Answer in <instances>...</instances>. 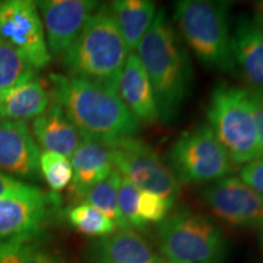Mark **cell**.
Masks as SVG:
<instances>
[{"label":"cell","instance_id":"1","mask_svg":"<svg viewBox=\"0 0 263 263\" xmlns=\"http://www.w3.org/2000/svg\"><path fill=\"white\" fill-rule=\"evenodd\" d=\"M49 81L54 103L83 138L111 145L137 137L140 123L116 91L67 74H50Z\"/></svg>","mask_w":263,"mask_h":263},{"label":"cell","instance_id":"2","mask_svg":"<svg viewBox=\"0 0 263 263\" xmlns=\"http://www.w3.org/2000/svg\"><path fill=\"white\" fill-rule=\"evenodd\" d=\"M137 51L153 87L160 120L168 123L188 98L193 70L186 49L163 9L156 12Z\"/></svg>","mask_w":263,"mask_h":263},{"label":"cell","instance_id":"3","mask_svg":"<svg viewBox=\"0 0 263 263\" xmlns=\"http://www.w3.org/2000/svg\"><path fill=\"white\" fill-rule=\"evenodd\" d=\"M129 54L110 4H103L88 20L61 61L67 76L103 85L117 93Z\"/></svg>","mask_w":263,"mask_h":263},{"label":"cell","instance_id":"4","mask_svg":"<svg viewBox=\"0 0 263 263\" xmlns=\"http://www.w3.org/2000/svg\"><path fill=\"white\" fill-rule=\"evenodd\" d=\"M228 2L180 0L174 4L173 20L184 42L207 68L234 71L230 50Z\"/></svg>","mask_w":263,"mask_h":263},{"label":"cell","instance_id":"5","mask_svg":"<svg viewBox=\"0 0 263 263\" xmlns=\"http://www.w3.org/2000/svg\"><path fill=\"white\" fill-rule=\"evenodd\" d=\"M206 116L207 124L233 163L244 166L263 157L248 88L217 84L210 97Z\"/></svg>","mask_w":263,"mask_h":263},{"label":"cell","instance_id":"6","mask_svg":"<svg viewBox=\"0 0 263 263\" xmlns=\"http://www.w3.org/2000/svg\"><path fill=\"white\" fill-rule=\"evenodd\" d=\"M156 241L161 257L172 263H224L222 230L201 213L179 210L159 223Z\"/></svg>","mask_w":263,"mask_h":263},{"label":"cell","instance_id":"7","mask_svg":"<svg viewBox=\"0 0 263 263\" xmlns=\"http://www.w3.org/2000/svg\"><path fill=\"white\" fill-rule=\"evenodd\" d=\"M168 167L179 184H199L228 177L233 162L211 127L200 123L180 134L172 144Z\"/></svg>","mask_w":263,"mask_h":263},{"label":"cell","instance_id":"8","mask_svg":"<svg viewBox=\"0 0 263 263\" xmlns=\"http://www.w3.org/2000/svg\"><path fill=\"white\" fill-rule=\"evenodd\" d=\"M108 146L115 170L133 185L143 192L177 200L180 184L168 164L160 159L149 144L137 138H127Z\"/></svg>","mask_w":263,"mask_h":263},{"label":"cell","instance_id":"9","mask_svg":"<svg viewBox=\"0 0 263 263\" xmlns=\"http://www.w3.org/2000/svg\"><path fill=\"white\" fill-rule=\"evenodd\" d=\"M59 207L58 194L34 185L24 193L0 196V249L38 238Z\"/></svg>","mask_w":263,"mask_h":263},{"label":"cell","instance_id":"10","mask_svg":"<svg viewBox=\"0 0 263 263\" xmlns=\"http://www.w3.org/2000/svg\"><path fill=\"white\" fill-rule=\"evenodd\" d=\"M0 39L22 55L35 70L47 67L51 61L35 2H0Z\"/></svg>","mask_w":263,"mask_h":263},{"label":"cell","instance_id":"11","mask_svg":"<svg viewBox=\"0 0 263 263\" xmlns=\"http://www.w3.org/2000/svg\"><path fill=\"white\" fill-rule=\"evenodd\" d=\"M202 200L210 211L227 224L238 228L263 226V194L238 177H226L206 186Z\"/></svg>","mask_w":263,"mask_h":263},{"label":"cell","instance_id":"12","mask_svg":"<svg viewBox=\"0 0 263 263\" xmlns=\"http://www.w3.org/2000/svg\"><path fill=\"white\" fill-rule=\"evenodd\" d=\"M35 4L41 11L49 54L51 58H62L73 45L100 3L93 0H41Z\"/></svg>","mask_w":263,"mask_h":263},{"label":"cell","instance_id":"13","mask_svg":"<svg viewBox=\"0 0 263 263\" xmlns=\"http://www.w3.org/2000/svg\"><path fill=\"white\" fill-rule=\"evenodd\" d=\"M41 147L26 122L0 117V171L14 178L35 179L41 176Z\"/></svg>","mask_w":263,"mask_h":263},{"label":"cell","instance_id":"14","mask_svg":"<svg viewBox=\"0 0 263 263\" xmlns=\"http://www.w3.org/2000/svg\"><path fill=\"white\" fill-rule=\"evenodd\" d=\"M164 261L137 230L117 229L91 241L84 252L85 263H160Z\"/></svg>","mask_w":263,"mask_h":263},{"label":"cell","instance_id":"15","mask_svg":"<svg viewBox=\"0 0 263 263\" xmlns=\"http://www.w3.org/2000/svg\"><path fill=\"white\" fill-rule=\"evenodd\" d=\"M230 50L250 89L263 91V32L248 15H239L230 33Z\"/></svg>","mask_w":263,"mask_h":263},{"label":"cell","instance_id":"16","mask_svg":"<svg viewBox=\"0 0 263 263\" xmlns=\"http://www.w3.org/2000/svg\"><path fill=\"white\" fill-rule=\"evenodd\" d=\"M70 161L72 166L70 196L76 205L81 203L89 190L107 178L115 170L110 146L88 138H83Z\"/></svg>","mask_w":263,"mask_h":263},{"label":"cell","instance_id":"17","mask_svg":"<svg viewBox=\"0 0 263 263\" xmlns=\"http://www.w3.org/2000/svg\"><path fill=\"white\" fill-rule=\"evenodd\" d=\"M117 94L139 123H155L160 120L153 87L136 52H130L127 59Z\"/></svg>","mask_w":263,"mask_h":263},{"label":"cell","instance_id":"18","mask_svg":"<svg viewBox=\"0 0 263 263\" xmlns=\"http://www.w3.org/2000/svg\"><path fill=\"white\" fill-rule=\"evenodd\" d=\"M31 132L39 147L66 157L73 155L83 140L81 132L55 103L33 120Z\"/></svg>","mask_w":263,"mask_h":263},{"label":"cell","instance_id":"19","mask_svg":"<svg viewBox=\"0 0 263 263\" xmlns=\"http://www.w3.org/2000/svg\"><path fill=\"white\" fill-rule=\"evenodd\" d=\"M50 105V95L38 77L0 93V117L27 122L42 115Z\"/></svg>","mask_w":263,"mask_h":263},{"label":"cell","instance_id":"20","mask_svg":"<svg viewBox=\"0 0 263 263\" xmlns=\"http://www.w3.org/2000/svg\"><path fill=\"white\" fill-rule=\"evenodd\" d=\"M129 52H134L156 16V5L150 0H116L110 4Z\"/></svg>","mask_w":263,"mask_h":263},{"label":"cell","instance_id":"21","mask_svg":"<svg viewBox=\"0 0 263 263\" xmlns=\"http://www.w3.org/2000/svg\"><path fill=\"white\" fill-rule=\"evenodd\" d=\"M122 176L114 170L107 178L98 183L89 193L84 196L82 202L95 207L116 224L117 229H126L128 227L124 223L118 206V190H120Z\"/></svg>","mask_w":263,"mask_h":263},{"label":"cell","instance_id":"22","mask_svg":"<svg viewBox=\"0 0 263 263\" xmlns=\"http://www.w3.org/2000/svg\"><path fill=\"white\" fill-rule=\"evenodd\" d=\"M35 70L15 49L0 39V93L37 77Z\"/></svg>","mask_w":263,"mask_h":263},{"label":"cell","instance_id":"23","mask_svg":"<svg viewBox=\"0 0 263 263\" xmlns=\"http://www.w3.org/2000/svg\"><path fill=\"white\" fill-rule=\"evenodd\" d=\"M66 218L76 230L90 236H105L117 230V227L106 215L88 203L81 202L66 211Z\"/></svg>","mask_w":263,"mask_h":263},{"label":"cell","instance_id":"24","mask_svg":"<svg viewBox=\"0 0 263 263\" xmlns=\"http://www.w3.org/2000/svg\"><path fill=\"white\" fill-rule=\"evenodd\" d=\"M39 172L52 193H60L72 180V166L68 157L50 151H42Z\"/></svg>","mask_w":263,"mask_h":263},{"label":"cell","instance_id":"25","mask_svg":"<svg viewBox=\"0 0 263 263\" xmlns=\"http://www.w3.org/2000/svg\"><path fill=\"white\" fill-rule=\"evenodd\" d=\"M0 263H61L55 255L34 240L20 241L0 249Z\"/></svg>","mask_w":263,"mask_h":263},{"label":"cell","instance_id":"26","mask_svg":"<svg viewBox=\"0 0 263 263\" xmlns=\"http://www.w3.org/2000/svg\"><path fill=\"white\" fill-rule=\"evenodd\" d=\"M174 203L176 200L140 190L138 200V216L140 222L145 228L149 223H161L168 217Z\"/></svg>","mask_w":263,"mask_h":263},{"label":"cell","instance_id":"27","mask_svg":"<svg viewBox=\"0 0 263 263\" xmlns=\"http://www.w3.org/2000/svg\"><path fill=\"white\" fill-rule=\"evenodd\" d=\"M140 190L133 185L129 180L122 177L120 190H118V206L121 215L128 228L143 230L145 227L140 222L138 216V200H139Z\"/></svg>","mask_w":263,"mask_h":263},{"label":"cell","instance_id":"28","mask_svg":"<svg viewBox=\"0 0 263 263\" xmlns=\"http://www.w3.org/2000/svg\"><path fill=\"white\" fill-rule=\"evenodd\" d=\"M239 178L250 188L263 194V157L244 164L239 172Z\"/></svg>","mask_w":263,"mask_h":263},{"label":"cell","instance_id":"29","mask_svg":"<svg viewBox=\"0 0 263 263\" xmlns=\"http://www.w3.org/2000/svg\"><path fill=\"white\" fill-rule=\"evenodd\" d=\"M248 90L250 101H251L252 111H254L256 127H257L259 143H261L263 150V91L250 89V88H248Z\"/></svg>","mask_w":263,"mask_h":263},{"label":"cell","instance_id":"30","mask_svg":"<svg viewBox=\"0 0 263 263\" xmlns=\"http://www.w3.org/2000/svg\"><path fill=\"white\" fill-rule=\"evenodd\" d=\"M31 184L18 180L0 171V196L24 193L31 188Z\"/></svg>","mask_w":263,"mask_h":263},{"label":"cell","instance_id":"31","mask_svg":"<svg viewBox=\"0 0 263 263\" xmlns=\"http://www.w3.org/2000/svg\"><path fill=\"white\" fill-rule=\"evenodd\" d=\"M251 18L256 24V26L263 32V0L262 2L255 3L254 15H252Z\"/></svg>","mask_w":263,"mask_h":263},{"label":"cell","instance_id":"32","mask_svg":"<svg viewBox=\"0 0 263 263\" xmlns=\"http://www.w3.org/2000/svg\"><path fill=\"white\" fill-rule=\"evenodd\" d=\"M258 244H259V249H261V252H262V255H263V229H259Z\"/></svg>","mask_w":263,"mask_h":263},{"label":"cell","instance_id":"33","mask_svg":"<svg viewBox=\"0 0 263 263\" xmlns=\"http://www.w3.org/2000/svg\"><path fill=\"white\" fill-rule=\"evenodd\" d=\"M160 263H172V262H168V261H162V262H160Z\"/></svg>","mask_w":263,"mask_h":263},{"label":"cell","instance_id":"34","mask_svg":"<svg viewBox=\"0 0 263 263\" xmlns=\"http://www.w3.org/2000/svg\"><path fill=\"white\" fill-rule=\"evenodd\" d=\"M259 229H263V226H262V227H261V228H259Z\"/></svg>","mask_w":263,"mask_h":263}]
</instances>
